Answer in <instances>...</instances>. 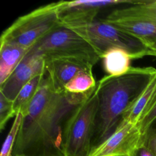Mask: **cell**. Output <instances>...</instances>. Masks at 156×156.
Returning a JSON list of instances; mask_svg holds the SVG:
<instances>
[{
	"instance_id": "cell-9",
	"label": "cell",
	"mask_w": 156,
	"mask_h": 156,
	"mask_svg": "<svg viewBox=\"0 0 156 156\" xmlns=\"http://www.w3.org/2000/svg\"><path fill=\"white\" fill-rule=\"evenodd\" d=\"M141 137L136 125L122 120L115 132L92 149L89 156H129L141 145Z\"/></svg>"
},
{
	"instance_id": "cell-7",
	"label": "cell",
	"mask_w": 156,
	"mask_h": 156,
	"mask_svg": "<svg viewBox=\"0 0 156 156\" xmlns=\"http://www.w3.org/2000/svg\"><path fill=\"white\" fill-rule=\"evenodd\" d=\"M101 20L138 39L146 48L156 41V21L130 12L126 7L112 11Z\"/></svg>"
},
{
	"instance_id": "cell-22",
	"label": "cell",
	"mask_w": 156,
	"mask_h": 156,
	"mask_svg": "<svg viewBox=\"0 0 156 156\" xmlns=\"http://www.w3.org/2000/svg\"><path fill=\"white\" fill-rule=\"evenodd\" d=\"M129 156H154V154L147 148L143 146H138Z\"/></svg>"
},
{
	"instance_id": "cell-11",
	"label": "cell",
	"mask_w": 156,
	"mask_h": 156,
	"mask_svg": "<svg viewBox=\"0 0 156 156\" xmlns=\"http://www.w3.org/2000/svg\"><path fill=\"white\" fill-rule=\"evenodd\" d=\"M44 60L46 74L52 87L58 93H64L66 83L77 74L93 71V66L76 58L51 57Z\"/></svg>"
},
{
	"instance_id": "cell-13",
	"label": "cell",
	"mask_w": 156,
	"mask_h": 156,
	"mask_svg": "<svg viewBox=\"0 0 156 156\" xmlns=\"http://www.w3.org/2000/svg\"><path fill=\"white\" fill-rule=\"evenodd\" d=\"M156 94V72L152 76L147 85L125 112L122 120L135 125Z\"/></svg>"
},
{
	"instance_id": "cell-17",
	"label": "cell",
	"mask_w": 156,
	"mask_h": 156,
	"mask_svg": "<svg viewBox=\"0 0 156 156\" xmlns=\"http://www.w3.org/2000/svg\"><path fill=\"white\" fill-rule=\"evenodd\" d=\"M23 118V115L20 113L16 114L15 116L12 127L2 146L0 156H12L13 147L22 122Z\"/></svg>"
},
{
	"instance_id": "cell-1",
	"label": "cell",
	"mask_w": 156,
	"mask_h": 156,
	"mask_svg": "<svg viewBox=\"0 0 156 156\" xmlns=\"http://www.w3.org/2000/svg\"><path fill=\"white\" fill-rule=\"evenodd\" d=\"M88 94L57 92L45 72L28 112L23 118L12 156H65L62 147L65 121Z\"/></svg>"
},
{
	"instance_id": "cell-5",
	"label": "cell",
	"mask_w": 156,
	"mask_h": 156,
	"mask_svg": "<svg viewBox=\"0 0 156 156\" xmlns=\"http://www.w3.org/2000/svg\"><path fill=\"white\" fill-rule=\"evenodd\" d=\"M66 27L85 38L95 49L101 58L107 51L114 48L126 50L132 59L151 55V51L140 40L101 20Z\"/></svg>"
},
{
	"instance_id": "cell-18",
	"label": "cell",
	"mask_w": 156,
	"mask_h": 156,
	"mask_svg": "<svg viewBox=\"0 0 156 156\" xmlns=\"http://www.w3.org/2000/svg\"><path fill=\"white\" fill-rule=\"evenodd\" d=\"M156 119V94L140 118L136 126L143 134Z\"/></svg>"
},
{
	"instance_id": "cell-15",
	"label": "cell",
	"mask_w": 156,
	"mask_h": 156,
	"mask_svg": "<svg viewBox=\"0 0 156 156\" xmlns=\"http://www.w3.org/2000/svg\"><path fill=\"white\" fill-rule=\"evenodd\" d=\"M45 72L46 70L44 73L35 76L21 88L16 95L13 101V107L16 115L20 113L24 116L27 114L29 106L44 79Z\"/></svg>"
},
{
	"instance_id": "cell-19",
	"label": "cell",
	"mask_w": 156,
	"mask_h": 156,
	"mask_svg": "<svg viewBox=\"0 0 156 156\" xmlns=\"http://www.w3.org/2000/svg\"><path fill=\"white\" fill-rule=\"evenodd\" d=\"M16 113L13 107V101L8 99L0 93V130L2 131L8 121L15 116Z\"/></svg>"
},
{
	"instance_id": "cell-2",
	"label": "cell",
	"mask_w": 156,
	"mask_h": 156,
	"mask_svg": "<svg viewBox=\"0 0 156 156\" xmlns=\"http://www.w3.org/2000/svg\"><path fill=\"white\" fill-rule=\"evenodd\" d=\"M155 72L156 69L153 67H132L123 75H107L98 82L96 89L98 106L91 150L115 132L122 121L125 112L141 93Z\"/></svg>"
},
{
	"instance_id": "cell-3",
	"label": "cell",
	"mask_w": 156,
	"mask_h": 156,
	"mask_svg": "<svg viewBox=\"0 0 156 156\" xmlns=\"http://www.w3.org/2000/svg\"><path fill=\"white\" fill-rule=\"evenodd\" d=\"M98 106L95 87L68 115L62 134L65 156L90 155Z\"/></svg>"
},
{
	"instance_id": "cell-16",
	"label": "cell",
	"mask_w": 156,
	"mask_h": 156,
	"mask_svg": "<svg viewBox=\"0 0 156 156\" xmlns=\"http://www.w3.org/2000/svg\"><path fill=\"white\" fill-rule=\"evenodd\" d=\"M93 71L83 72L69 80L65 87V93L74 95H85L96 86Z\"/></svg>"
},
{
	"instance_id": "cell-14",
	"label": "cell",
	"mask_w": 156,
	"mask_h": 156,
	"mask_svg": "<svg viewBox=\"0 0 156 156\" xmlns=\"http://www.w3.org/2000/svg\"><path fill=\"white\" fill-rule=\"evenodd\" d=\"M102 65L107 76H119L127 73L130 66L132 58L126 50L114 48L107 51L101 57Z\"/></svg>"
},
{
	"instance_id": "cell-20",
	"label": "cell",
	"mask_w": 156,
	"mask_h": 156,
	"mask_svg": "<svg viewBox=\"0 0 156 156\" xmlns=\"http://www.w3.org/2000/svg\"><path fill=\"white\" fill-rule=\"evenodd\" d=\"M156 156V119L142 134L141 145Z\"/></svg>"
},
{
	"instance_id": "cell-4",
	"label": "cell",
	"mask_w": 156,
	"mask_h": 156,
	"mask_svg": "<svg viewBox=\"0 0 156 156\" xmlns=\"http://www.w3.org/2000/svg\"><path fill=\"white\" fill-rule=\"evenodd\" d=\"M57 2L41 6L17 18L2 34L0 42L30 49L61 26Z\"/></svg>"
},
{
	"instance_id": "cell-6",
	"label": "cell",
	"mask_w": 156,
	"mask_h": 156,
	"mask_svg": "<svg viewBox=\"0 0 156 156\" xmlns=\"http://www.w3.org/2000/svg\"><path fill=\"white\" fill-rule=\"evenodd\" d=\"M29 53L44 58L65 57L84 61L94 66L101 59L92 46L74 30L61 26L31 48Z\"/></svg>"
},
{
	"instance_id": "cell-8",
	"label": "cell",
	"mask_w": 156,
	"mask_h": 156,
	"mask_svg": "<svg viewBox=\"0 0 156 156\" xmlns=\"http://www.w3.org/2000/svg\"><path fill=\"white\" fill-rule=\"evenodd\" d=\"M133 1L126 0H77L57 2L62 26L68 27L88 23L96 20L99 12L104 9L120 4H132Z\"/></svg>"
},
{
	"instance_id": "cell-10",
	"label": "cell",
	"mask_w": 156,
	"mask_h": 156,
	"mask_svg": "<svg viewBox=\"0 0 156 156\" xmlns=\"http://www.w3.org/2000/svg\"><path fill=\"white\" fill-rule=\"evenodd\" d=\"M44 71V58L28 52L6 80L0 85V93L13 101L26 84Z\"/></svg>"
},
{
	"instance_id": "cell-23",
	"label": "cell",
	"mask_w": 156,
	"mask_h": 156,
	"mask_svg": "<svg viewBox=\"0 0 156 156\" xmlns=\"http://www.w3.org/2000/svg\"><path fill=\"white\" fill-rule=\"evenodd\" d=\"M147 49L151 51V55L156 57V41L149 45Z\"/></svg>"
},
{
	"instance_id": "cell-12",
	"label": "cell",
	"mask_w": 156,
	"mask_h": 156,
	"mask_svg": "<svg viewBox=\"0 0 156 156\" xmlns=\"http://www.w3.org/2000/svg\"><path fill=\"white\" fill-rule=\"evenodd\" d=\"M29 50L15 43L0 42V85L12 73Z\"/></svg>"
},
{
	"instance_id": "cell-21",
	"label": "cell",
	"mask_w": 156,
	"mask_h": 156,
	"mask_svg": "<svg viewBox=\"0 0 156 156\" xmlns=\"http://www.w3.org/2000/svg\"><path fill=\"white\" fill-rule=\"evenodd\" d=\"M142 15L156 21V1H146L141 5Z\"/></svg>"
}]
</instances>
